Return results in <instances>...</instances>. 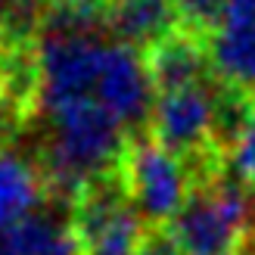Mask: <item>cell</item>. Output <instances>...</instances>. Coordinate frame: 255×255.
Segmentation results:
<instances>
[{"instance_id": "1", "label": "cell", "mask_w": 255, "mask_h": 255, "mask_svg": "<svg viewBox=\"0 0 255 255\" xmlns=\"http://www.w3.org/2000/svg\"><path fill=\"white\" fill-rule=\"evenodd\" d=\"M165 227L181 255H240L252 234V196L240 177L224 171L218 181L190 190Z\"/></svg>"}, {"instance_id": "2", "label": "cell", "mask_w": 255, "mask_h": 255, "mask_svg": "<svg viewBox=\"0 0 255 255\" xmlns=\"http://www.w3.org/2000/svg\"><path fill=\"white\" fill-rule=\"evenodd\" d=\"M119 184L143 224L165 227L190 196V174L184 162L162 149L149 134L128 137L119 162Z\"/></svg>"}, {"instance_id": "3", "label": "cell", "mask_w": 255, "mask_h": 255, "mask_svg": "<svg viewBox=\"0 0 255 255\" xmlns=\"http://www.w3.org/2000/svg\"><path fill=\"white\" fill-rule=\"evenodd\" d=\"M103 50L100 37H37V112L94 97Z\"/></svg>"}, {"instance_id": "4", "label": "cell", "mask_w": 255, "mask_h": 255, "mask_svg": "<svg viewBox=\"0 0 255 255\" xmlns=\"http://www.w3.org/2000/svg\"><path fill=\"white\" fill-rule=\"evenodd\" d=\"M94 100L125 128L128 137L146 134L152 106H156V87H152L143 53L119 41L106 44Z\"/></svg>"}, {"instance_id": "5", "label": "cell", "mask_w": 255, "mask_h": 255, "mask_svg": "<svg viewBox=\"0 0 255 255\" xmlns=\"http://www.w3.org/2000/svg\"><path fill=\"white\" fill-rule=\"evenodd\" d=\"M146 69L156 94L181 91V87H196L215 81L212 66H209V50L206 41L190 31H171L168 37H162L159 44H152L143 50Z\"/></svg>"}, {"instance_id": "6", "label": "cell", "mask_w": 255, "mask_h": 255, "mask_svg": "<svg viewBox=\"0 0 255 255\" xmlns=\"http://www.w3.org/2000/svg\"><path fill=\"white\" fill-rule=\"evenodd\" d=\"M215 81L255 97V19H224L206 37Z\"/></svg>"}, {"instance_id": "7", "label": "cell", "mask_w": 255, "mask_h": 255, "mask_svg": "<svg viewBox=\"0 0 255 255\" xmlns=\"http://www.w3.org/2000/svg\"><path fill=\"white\" fill-rule=\"evenodd\" d=\"M106 25L119 44L149 50L162 37L177 31V16L171 0H112Z\"/></svg>"}, {"instance_id": "8", "label": "cell", "mask_w": 255, "mask_h": 255, "mask_svg": "<svg viewBox=\"0 0 255 255\" xmlns=\"http://www.w3.org/2000/svg\"><path fill=\"white\" fill-rule=\"evenodd\" d=\"M47 199L44 174L16 149H0V231L22 221Z\"/></svg>"}, {"instance_id": "9", "label": "cell", "mask_w": 255, "mask_h": 255, "mask_svg": "<svg viewBox=\"0 0 255 255\" xmlns=\"http://www.w3.org/2000/svg\"><path fill=\"white\" fill-rule=\"evenodd\" d=\"M50 0H0V41L37 44Z\"/></svg>"}, {"instance_id": "10", "label": "cell", "mask_w": 255, "mask_h": 255, "mask_svg": "<svg viewBox=\"0 0 255 255\" xmlns=\"http://www.w3.org/2000/svg\"><path fill=\"white\" fill-rule=\"evenodd\" d=\"M171 9L177 16V28L206 41L224 22L227 0H171Z\"/></svg>"}, {"instance_id": "11", "label": "cell", "mask_w": 255, "mask_h": 255, "mask_svg": "<svg viewBox=\"0 0 255 255\" xmlns=\"http://www.w3.org/2000/svg\"><path fill=\"white\" fill-rule=\"evenodd\" d=\"M137 255H181L174 237L168 234V227H152L146 224L143 237H140V246H137Z\"/></svg>"}, {"instance_id": "12", "label": "cell", "mask_w": 255, "mask_h": 255, "mask_svg": "<svg viewBox=\"0 0 255 255\" xmlns=\"http://www.w3.org/2000/svg\"><path fill=\"white\" fill-rule=\"evenodd\" d=\"M224 19H255V0H227Z\"/></svg>"}, {"instance_id": "13", "label": "cell", "mask_w": 255, "mask_h": 255, "mask_svg": "<svg viewBox=\"0 0 255 255\" xmlns=\"http://www.w3.org/2000/svg\"><path fill=\"white\" fill-rule=\"evenodd\" d=\"M0 47H3V41H0Z\"/></svg>"}]
</instances>
